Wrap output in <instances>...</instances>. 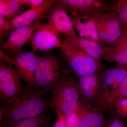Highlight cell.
<instances>
[{
  "label": "cell",
  "mask_w": 127,
  "mask_h": 127,
  "mask_svg": "<svg viewBox=\"0 0 127 127\" xmlns=\"http://www.w3.org/2000/svg\"><path fill=\"white\" fill-rule=\"evenodd\" d=\"M84 24L86 32L87 31L89 36L92 38L91 40L100 43V39L97 30L93 21L89 18V20Z\"/></svg>",
  "instance_id": "cell-23"
},
{
  "label": "cell",
  "mask_w": 127,
  "mask_h": 127,
  "mask_svg": "<svg viewBox=\"0 0 127 127\" xmlns=\"http://www.w3.org/2000/svg\"><path fill=\"white\" fill-rule=\"evenodd\" d=\"M64 76V71L55 57L41 56L37 57L36 89L41 94L50 91Z\"/></svg>",
  "instance_id": "cell-4"
},
{
  "label": "cell",
  "mask_w": 127,
  "mask_h": 127,
  "mask_svg": "<svg viewBox=\"0 0 127 127\" xmlns=\"http://www.w3.org/2000/svg\"><path fill=\"white\" fill-rule=\"evenodd\" d=\"M55 2L70 13V16L83 18H89L111 10L106 1L103 0H57Z\"/></svg>",
  "instance_id": "cell-5"
},
{
  "label": "cell",
  "mask_w": 127,
  "mask_h": 127,
  "mask_svg": "<svg viewBox=\"0 0 127 127\" xmlns=\"http://www.w3.org/2000/svg\"><path fill=\"white\" fill-rule=\"evenodd\" d=\"M0 62L7 64V65L12 66L15 64L14 60L10 56H8L4 52L2 48L0 49Z\"/></svg>",
  "instance_id": "cell-27"
},
{
  "label": "cell",
  "mask_w": 127,
  "mask_h": 127,
  "mask_svg": "<svg viewBox=\"0 0 127 127\" xmlns=\"http://www.w3.org/2000/svg\"><path fill=\"white\" fill-rule=\"evenodd\" d=\"M28 43L35 52L51 51L61 45L58 32L49 22L39 24Z\"/></svg>",
  "instance_id": "cell-6"
},
{
  "label": "cell",
  "mask_w": 127,
  "mask_h": 127,
  "mask_svg": "<svg viewBox=\"0 0 127 127\" xmlns=\"http://www.w3.org/2000/svg\"><path fill=\"white\" fill-rule=\"evenodd\" d=\"M53 127H66L64 118L58 117Z\"/></svg>",
  "instance_id": "cell-29"
},
{
  "label": "cell",
  "mask_w": 127,
  "mask_h": 127,
  "mask_svg": "<svg viewBox=\"0 0 127 127\" xmlns=\"http://www.w3.org/2000/svg\"><path fill=\"white\" fill-rule=\"evenodd\" d=\"M6 19L0 14V43L2 46L4 44V40L5 36V24Z\"/></svg>",
  "instance_id": "cell-26"
},
{
  "label": "cell",
  "mask_w": 127,
  "mask_h": 127,
  "mask_svg": "<svg viewBox=\"0 0 127 127\" xmlns=\"http://www.w3.org/2000/svg\"><path fill=\"white\" fill-rule=\"evenodd\" d=\"M75 111L80 118L79 127H104L107 118L99 108L79 100Z\"/></svg>",
  "instance_id": "cell-14"
},
{
  "label": "cell",
  "mask_w": 127,
  "mask_h": 127,
  "mask_svg": "<svg viewBox=\"0 0 127 127\" xmlns=\"http://www.w3.org/2000/svg\"><path fill=\"white\" fill-rule=\"evenodd\" d=\"M103 71L77 76L76 84L80 97L84 102L96 107L99 97L100 83Z\"/></svg>",
  "instance_id": "cell-8"
},
{
  "label": "cell",
  "mask_w": 127,
  "mask_h": 127,
  "mask_svg": "<svg viewBox=\"0 0 127 127\" xmlns=\"http://www.w3.org/2000/svg\"><path fill=\"white\" fill-rule=\"evenodd\" d=\"M55 0H47L37 8H32L27 10L18 15L11 21L6 20L5 34L6 36L12 30L28 26L39 18H45L50 12Z\"/></svg>",
  "instance_id": "cell-11"
},
{
  "label": "cell",
  "mask_w": 127,
  "mask_h": 127,
  "mask_svg": "<svg viewBox=\"0 0 127 127\" xmlns=\"http://www.w3.org/2000/svg\"><path fill=\"white\" fill-rule=\"evenodd\" d=\"M11 57L14 60L19 77L27 83L29 87H36L35 72L37 57L35 52H24Z\"/></svg>",
  "instance_id": "cell-12"
},
{
  "label": "cell",
  "mask_w": 127,
  "mask_h": 127,
  "mask_svg": "<svg viewBox=\"0 0 127 127\" xmlns=\"http://www.w3.org/2000/svg\"><path fill=\"white\" fill-rule=\"evenodd\" d=\"M66 37L72 43L77 45L89 48L93 50L102 57L103 60L110 63L114 61L109 47L102 45L96 42L81 37L78 35L73 38L66 36Z\"/></svg>",
  "instance_id": "cell-16"
},
{
  "label": "cell",
  "mask_w": 127,
  "mask_h": 127,
  "mask_svg": "<svg viewBox=\"0 0 127 127\" xmlns=\"http://www.w3.org/2000/svg\"><path fill=\"white\" fill-rule=\"evenodd\" d=\"M16 1L20 4L24 6L25 8L27 7H30L28 0H16Z\"/></svg>",
  "instance_id": "cell-30"
},
{
  "label": "cell",
  "mask_w": 127,
  "mask_h": 127,
  "mask_svg": "<svg viewBox=\"0 0 127 127\" xmlns=\"http://www.w3.org/2000/svg\"><path fill=\"white\" fill-rule=\"evenodd\" d=\"M114 108L116 112L124 118L127 117V97L122 98L115 103Z\"/></svg>",
  "instance_id": "cell-25"
},
{
  "label": "cell",
  "mask_w": 127,
  "mask_h": 127,
  "mask_svg": "<svg viewBox=\"0 0 127 127\" xmlns=\"http://www.w3.org/2000/svg\"><path fill=\"white\" fill-rule=\"evenodd\" d=\"M0 103V127H10L21 120L38 117L49 106L38 90L28 87Z\"/></svg>",
  "instance_id": "cell-1"
},
{
  "label": "cell",
  "mask_w": 127,
  "mask_h": 127,
  "mask_svg": "<svg viewBox=\"0 0 127 127\" xmlns=\"http://www.w3.org/2000/svg\"><path fill=\"white\" fill-rule=\"evenodd\" d=\"M25 8L16 0H0V14L8 21L13 20Z\"/></svg>",
  "instance_id": "cell-18"
},
{
  "label": "cell",
  "mask_w": 127,
  "mask_h": 127,
  "mask_svg": "<svg viewBox=\"0 0 127 127\" xmlns=\"http://www.w3.org/2000/svg\"><path fill=\"white\" fill-rule=\"evenodd\" d=\"M127 97V75L115 92L107 100L103 107L102 111L111 113L114 110V104L118 100Z\"/></svg>",
  "instance_id": "cell-19"
},
{
  "label": "cell",
  "mask_w": 127,
  "mask_h": 127,
  "mask_svg": "<svg viewBox=\"0 0 127 127\" xmlns=\"http://www.w3.org/2000/svg\"><path fill=\"white\" fill-rule=\"evenodd\" d=\"M111 9L118 14L124 28H127V0L117 1Z\"/></svg>",
  "instance_id": "cell-21"
},
{
  "label": "cell",
  "mask_w": 127,
  "mask_h": 127,
  "mask_svg": "<svg viewBox=\"0 0 127 127\" xmlns=\"http://www.w3.org/2000/svg\"><path fill=\"white\" fill-rule=\"evenodd\" d=\"M110 114L104 127H127L126 118L120 116L114 110Z\"/></svg>",
  "instance_id": "cell-22"
},
{
  "label": "cell",
  "mask_w": 127,
  "mask_h": 127,
  "mask_svg": "<svg viewBox=\"0 0 127 127\" xmlns=\"http://www.w3.org/2000/svg\"><path fill=\"white\" fill-rule=\"evenodd\" d=\"M46 18L58 33L71 38L77 36L71 17L65 10L56 2Z\"/></svg>",
  "instance_id": "cell-13"
},
{
  "label": "cell",
  "mask_w": 127,
  "mask_h": 127,
  "mask_svg": "<svg viewBox=\"0 0 127 127\" xmlns=\"http://www.w3.org/2000/svg\"><path fill=\"white\" fill-rule=\"evenodd\" d=\"M64 120L66 127H79L80 118L75 110L65 116Z\"/></svg>",
  "instance_id": "cell-24"
},
{
  "label": "cell",
  "mask_w": 127,
  "mask_h": 127,
  "mask_svg": "<svg viewBox=\"0 0 127 127\" xmlns=\"http://www.w3.org/2000/svg\"><path fill=\"white\" fill-rule=\"evenodd\" d=\"M62 56L76 73L80 76L100 72L106 66L100 60L92 57L80 50L62 35L60 38Z\"/></svg>",
  "instance_id": "cell-3"
},
{
  "label": "cell",
  "mask_w": 127,
  "mask_h": 127,
  "mask_svg": "<svg viewBox=\"0 0 127 127\" xmlns=\"http://www.w3.org/2000/svg\"><path fill=\"white\" fill-rule=\"evenodd\" d=\"M50 91L51 98L48 105L58 117L64 118L76 109L80 96L72 76L64 75Z\"/></svg>",
  "instance_id": "cell-2"
},
{
  "label": "cell",
  "mask_w": 127,
  "mask_h": 127,
  "mask_svg": "<svg viewBox=\"0 0 127 127\" xmlns=\"http://www.w3.org/2000/svg\"><path fill=\"white\" fill-rule=\"evenodd\" d=\"M43 18L37 19L31 24L12 30L8 34L7 40L4 42L2 49L16 55L22 52V47L29 42L37 26Z\"/></svg>",
  "instance_id": "cell-10"
},
{
  "label": "cell",
  "mask_w": 127,
  "mask_h": 127,
  "mask_svg": "<svg viewBox=\"0 0 127 127\" xmlns=\"http://www.w3.org/2000/svg\"><path fill=\"white\" fill-rule=\"evenodd\" d=\"M114 61L127 68V28L113 45L109 47Z\"/></svg>",
  "instance_id": "cell-17"
},
{
  "label": "cell",
  "mask_w": 127,
  "mask_h": 127,
  "mask_svg": "<svg viewBox=\"0 0 127 127\" xmlns=\"http://www.w3.org/2000/svg\"><path fill=\"white\" fill-rule=\"evenodd\" d=\"M48 118L45 114L21 120L10 127H44Z\"/></svg>",
  "instance_id": "cell-20"
},
{
  "label": "cell",
  "mask_w": 127,
  "mask_h": 127,
  "mask_svg": "<svg viewBox=\"0 0 127 127\" xmlns=\"http://www.w3.org/2000/svg\"><path fill=\"white\" fill-rule=\"evenodd\" d=\"M127 75V67L119 64L103 71L97 107L101 109L107 100L115 92Z\"/></svg>",
  "instance_id": "cell-7"
},
{
  "label": "cell",
  "mask_w": 127,
  "mask_h": 127,
  "mask_svg": "<svg viewBox=\"0 0 127 127\" xmlns=\"http://www.w3.org/2000/svg\"><path fill=\"white\" fill-rule=\"evenodd\" d=\"M20 78L17 69L0 63V101L8 100L22 90Z\"/></svg>",
  "instance_id": "cell-9"
},
{
  "label": "cell",
  "mask_w": 127,
  "mask_h": 127,
  "mask_svg": "<svg viewBox=\"0 0 127 127\" xmlns=\"http://www.w3.org/2000/svg\"><path fill=\"white\" fill-rule=\"evenodd\" d=\"M103 15L106 24V38L103 46L109 47L121 36L124 28L116 12L111 10L103 12Z\"/></svg>",
  "instance_id": "cell-15"
},
{
  "label": "cell",
  "mask_w": 127,
  "mask_h": 127,
  "mask_svg": "<svg viewBox=\"0 0 127 127\" xmlns=\"http://www.w3.org/2000/svg\"><path fill=\"white\" fill-rule=\"evenodd\" d=\"M45 1V0H28L30 7L32 8L39 7Z\"/></svg>",
  "instance_id": "cell-28"
}]
</instances>
